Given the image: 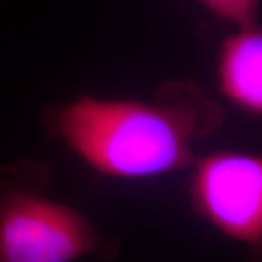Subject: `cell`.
I'll return each instance as SVG.
<instances>
[{
    "label": "cell",
    "mask_w": 262,
    "mask_h": 262,
    "mask_svg": "<svg viewBox=\"0 0 262 262\" xmlns=\"http://www.w3.org/2000/svg\"><path fill=\"white\" fill-rule=\"evenodd\" d=\"M225 111L194 82H168L153 101L80 96L47 115L51 133L99 175L125 181L168 175L194 163L198 141Z\"/></svg>",
    "instance_id": "cell-1"
},
{
    "label": "cell",
    "mask_w": 262,
    "mask_h": 262,
    "mask_svg": "<svg viewBox=\"0 0 262 262\" xmlns=\"http://www.w3.org/2000/svg\"><path fill=\"white\" fill-rule=\"evenodd\" d=\"M51 173L42 165L0 163V262L114 259L120 245L80 211L44 194Z\"/></svg>",
    "instance_id": "cell-2"
},
{
    "label": "cell",
    "mask_w": 262,
    "mask_h": 262,
    "mask_svg": "<svg viewBox=\"0 0 262 262\" xmlns=\"http://www.w3.org/2000/svg\"><path fill=\"white\" fill-rule=\"evenodd\" d=\"M189 195L200 217L261 262L262 159L245 151H215L195 160Z\"/></svg>",
    "instance_id": "cell-3"
},
{
    "label": "cell",
    "mask_w": 262,
    "mask_h": 262,
    "mask_svg": "<svg viewBox=\"0 0 262 262\" xmlns=\"http://www.w3.org/2000/svg\"><path fill=\"white\" fill-rule=\"evenodd\" d=\"M222 95L242 113L262 114V32L256 24L239 27L223 41L217 61Z\"/></svg>",
    "instance_id": "cell-4"
},
{
    "label": "cell",
    "mask_w": 262,
    "mask_h": 262,
    "mask_svg": "<svg viewBox=\"0 0 262 262\" xmlns=\"http://www.w3.org/2000/svg\"><path fill=\"white\" fill-rule=\"evenodd\" d=\"M215 18L233 24L236 28L256 24L259 0H196Z\"/></svg>",
    "instance_id": "cell-5"
}]
</instances>
